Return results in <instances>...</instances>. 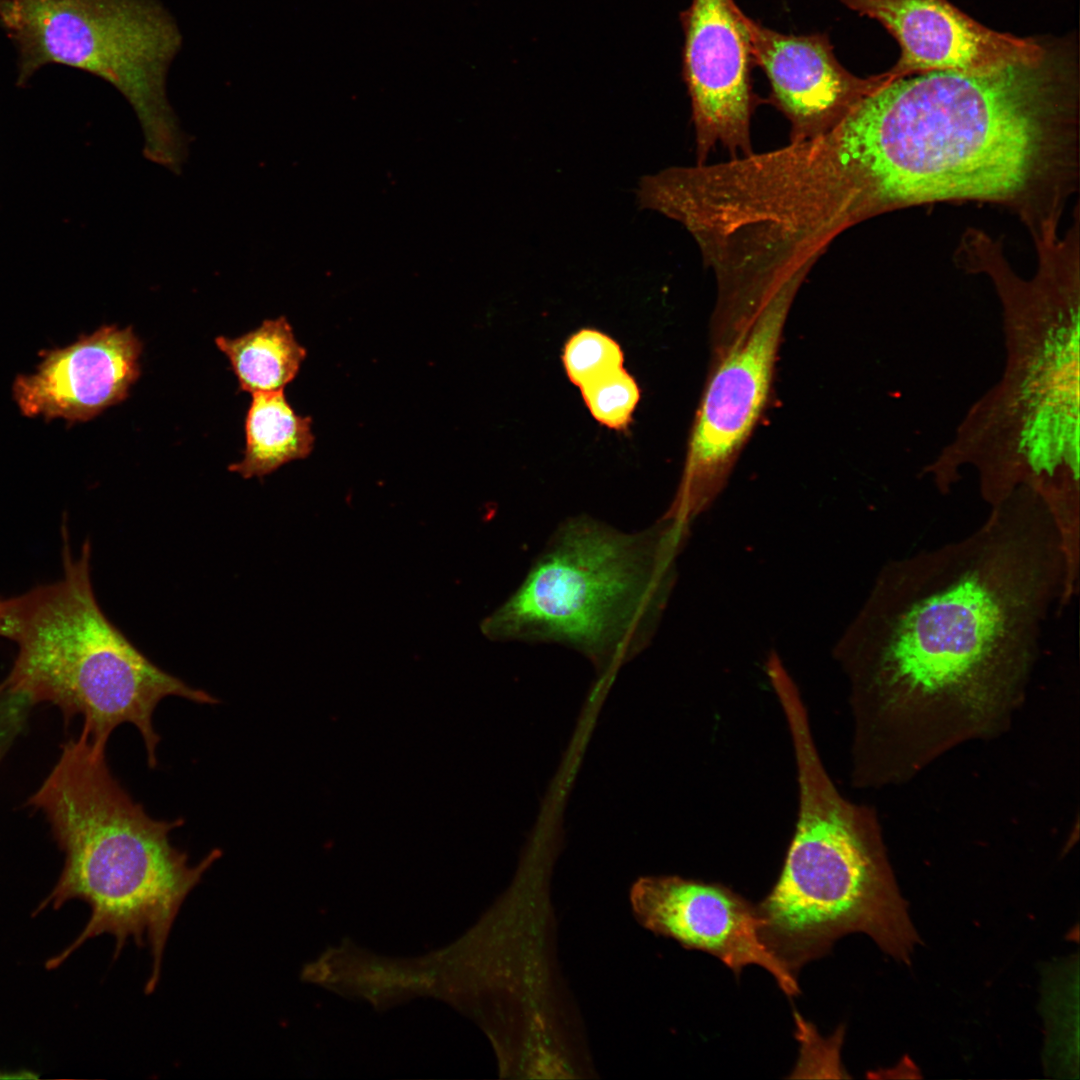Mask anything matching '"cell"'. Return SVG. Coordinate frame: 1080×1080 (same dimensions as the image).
<instances>
[{
  "mask_svg": "<svg viewBox=\"0 0 1080 1080\" xmlns=\"http://www.w3.org/2000/svg\"><path fill=\"white\" fill-rule=\"evenodd\" d=\"M1077 73L1050 49L984 74L889 79L826 133L835 220L935 202L1015 211L1031 235L1058 225L1079 179Z\"/></svg>",
  "mask_w": 1080,
  "mask_h": 1080,
  "instance_id": "cell-1",
  "label": "cell"
},
{
  "mask_svg": "<svg viewBox=\"0 0 1080 1080\" xmlns=\"http://www.w3.org/2000/svg\"><path fill=\"white\" fill-rule=\"evenodd\" d=\"M1079 556L1039 490L1011 493L966 536L887 562L834 648L855 687L980 694L1017 683Z\"/></svg>",
  "mask_w": 1080,
  "mask_h": 1080,
  "instance_id": "cell-2",
  "label": "cell"
},
{
  "mask_svg": "<svg viewBox=\"0 0 1080 1080\" xmlns=\"http://www.w3.org/2000/svg\"><path fill=\"white\" fill-rule=\"evenodd\" d=\"M105 750L84 732L70 739L27 801L46 816L64 853L58 881L32 916L70 900L84 901L91 908L89 920L45 968H58L86 941L102 934L115 937L116 959L132 938L138 946L149 947L152 968L145 991L152 993L179 910L222 851L213 849L190 865L187 853L169 837L183 819L152 818L113 776Z\"/></svg>",
  "mask_w": 1080,
  "mask_h": 1080,
  "instance_id": "cell-3",
  "label": "cell"
},
{
  "mask_svg": "<svg viewBox=\"0 0 1080 1080\" xmlns=\"http://www.w3.org/2000/svg\"><path fill=\"white\" fill-rule=\"evenodd\" d=\"M688 528L664 515L635 533L587 515L564 521L518 588L482 622L483 634L561 644L610 672L651 640Z\"/></svg>",
  "mask_w": 1080,
  "mask_h": 1080,
  "instance_id": "cell-4",
  "label": "cell"
},
{
  "mask_svg": "<svg viewBox=\"0 0 1080 1080\" xmlns=\"http://www.w3.org/2000/svg\"><path fill=\"white\" fill-rule=\"evenodd\" d=\"M61 538V577L0 599V638L17 648L1 683L31 705L54 704L66 723L81 715L82 732L100 746L117 726L134 725L154 768L160 737L153 714L160 701H219L159 668L109 621L93 592L89 539L75 555L66 519Z\"/></svg>",
  "mask_w": 1080,
  "mask_h": 1080,
  "instance_id": "cell-5",
  "label": "cell"
},
{
  "mask_svg": "<svg viewBox=\"0 0 1080 1080\" xmlns=\"http://www.w3.org/2000/svg\"><path fill=\"white\" fill-rule=\"evenodd\" d=\"M784 716L798 781V815L780 875L755 905L759 936L797 977L846 934L870 936L909 964L920 942L907 905L868 842L858 812L837 791L814 742L809 715L791 705Z\"/></svg>",
  "mask_w": 1080,
  "mask_h": 1080,
  "instance_id": "cell-6",
  "label": "cell"
},
{
  "mask_svg": "<svg viewBox=\"0 0 1080 1080\" xmlns=\"http://www.w3.org/2000/svg\"><path fill=\"white\" fill-rule=\"evenodd\" d=\"M0 26L17 49L19 86L58 64L107 81L128 101L165 84L182 46L160 0H0Z\"/></svg>",
  "mask_w": 1080,
  "mask_h": 1080,
  "instance_id": "cell-7",
  "label": "cell"
},
{
  "mask_svg": "<svg viewBox=\"0 0 1080 1080\" xmlns=\"http://www.w3.org/2000/svg\"><path fill=\"white\" fill-rule=\"evenodd\" d=\"M802 283L791 280L778 288L731 345L711 360L680 484L666 517L690 524L724 489L768 402L784 325Z\"/></svg>",
  "mask_w": 1080,
  "mask_h": 1080,
  "instance_id": "cell-8",
  "label": "cell"
},
{
  "mask_svg": "<svg viewBox=\"0 0 1080 1080\" xmlns=\"http://www.w3.org/2000/svg\"><path fill=\"white\" fill-rule=\"evenodd\" d=\"M682 76L691 101L696 163L717 144L731 158L754 152L751 118L758 103L747 16L734 0H692L681 12Z\"/></svg>",
  "mask_w": 1080,
  "mask_h": 1080,
  "instance_id": "cell-9",
  "label": "cell"
},
{
  "mask_svg": "<svg viewBox=\"0 0 1080 1080\" xmlns=\"http://www.w3.org/2000/svg\"><path fill=\"white\" fill-rule=\"evenodd\" d=\"M634 915L646 929L687 949L709 953L739 977L751 964L767 970L794 997L798 982L759 936L755 905L731 888L680 876L642 877L630 893Z\"/></svg>",
  "mask_w": 1080,
  "mask_h": 1080,
  "instance_id": "cell-10",
  "label": "cell"
},
{
  "mask_svg": "<svg viewBox=\"0 0 1080 1080\" xmlns=\"http://www.w3.org/2000/svg\"><path fill=\"white\" fill-rule=\"evenodd\" d=\"M878 21L901 54L888 71L894 79L929 72L984 74L1037 64L1050 48L1040 40L990 29L948 0H840Z\"/></svg>",
  "mask_w": 1080,
  "mask_h": 1080,
  "instance_id": "cell-11",
  "label": "cell"
},
{
  "mask_svg": "<svg viewBox=\"0 0 1080 1080\" xmlns=\"http://www.w3.org/2000/svg\"><path fill=\"white\" fill-rule=\"evenodd\" d=\"M753 63L770 85L772 103L790 124V141L837 125L866 95L893 78L859 77L836 58L826 33L784 34L747 17Z\"/></svg>",
  "mask_w": 1080,
  "mask_h": 1080,
  "instance_id": "cell-12",
  "label": "cell"
},
{
  "mask_svg": "<svg viewBox=\"0 0 1080 1080\" xmlns=\"http://www.w3.org/2000/svg\"><path fill=\"white\" fill-rule=\"evenodd\" d=\"M142 349L131 327L102 326L42 353L35 373L15 379L14 399L28 417L88 421L128 397L140 376Z\"/></svg>",
  "mask_w": 1080,
  "mask_h": 1080,
  "instance_id": "cell-13",
  "label": "cell"
},
{
  "mask_svg": "<svg viewBox=\"0 0 1080 1080\" xmlns=\"http://www.w3.org/2000/svg\"><path fill=\"white\" fill-rule=\"evenodd\" d=\"M245 434L243 459L228 467L245 479L261 478L287 462L307 457L314 444L311 418L293 411L283 389L252 394Z\"/></svg>",
  "mask_w": 1080,
  "mask_h": 1080,
  "instance_id": "cell-14",
  "label": "cell"
},
{
  "mask_svg": "<svg viewBox=\"0 0 1080 1080\" xmlns=\"http://www.w3.org/2000/svg\"><path fill=\"white\" fill-rule=\"evenodd\" d=\"M215 343L228 357L240 390L251 394L283 389L306 357L284 317L265 320L234 339L219 336Z\"/></svg>",
  "mask_w": 1080,
  "mask_h": 1080,
  "instance_id": "cell-15",
  "label": "cell"
},
{
  "mask_svg": "<svg viewBox=\"0 0 1080 1080\" xmlns=\"http://www.w3.org/2000/svg\"><path fill=\"white\" fill-rule=\"evenodd\" d=\"M579 389L587 409L600 424L618 431L630 425L640 400V388L624 367L610 371Z\"/></svg>",
  "mask_w": 1080,
  "mask_h": 1080,
  "instance_id": "cell-16",
  "label": "cell"
},
{
  "mask_svg": "<svg viewBox=\"0 0 1080 1080\" xmlns=\"http://www.w3.org/2000/svg\"><path fill=\"white\" fill-rule=\"evenodd\" d=\"M562 362L567 377L578 388L624 367L620 345L609 335L590 328L580 329L566 341Z\"/></svg>",
  "mask_w": 1080,
  "mask_h": 1080,
  "instance_id": "cell-17",
  "label": "cell"
},
{
  "mask_svg": "<svg viewBox=\"0 0 1080 1080\" xmlns=\"http://www.w3.org/2000/svg\"><path fill=\"white\" fill-rule=\"evenodd\" d=\"M31 706L25 697L0 683V763L22 732Z\"/></svg>",
  "mask_w": 1080,
  "mask_h": 1080,
  "instance_id": "cell-18",
  "label": "cell"
},
{
  "mask_svg": "<svg viewBox=\"0 0 1080 1080\" xmlns=\"http://www.w3.org/2000/svg\"><path fill=\"white\" fill-rule=\"evenodd\" d=\"M36 1077H38V1076L31 1073V1071H25L24 1070V1071H18V1073H14V1072L7 1073L6 1071H0V1078L1 1079L2 1078H36Z\"/></svg>",
  "mask_w": 1080,
  "mask_h": 1080,
  "instance_id": "cell-19",
  "label": "cell"
}]
</instances>
